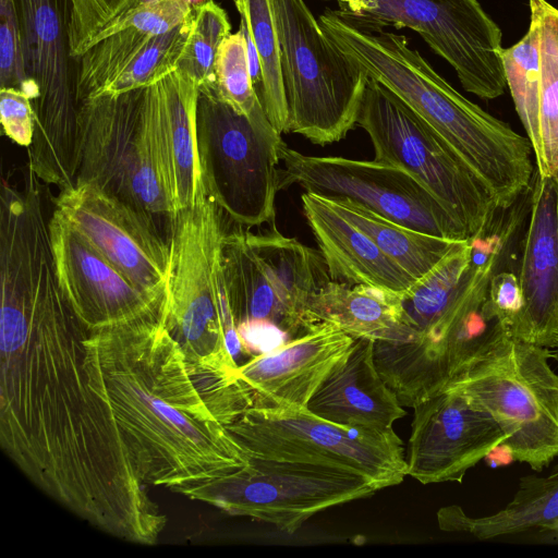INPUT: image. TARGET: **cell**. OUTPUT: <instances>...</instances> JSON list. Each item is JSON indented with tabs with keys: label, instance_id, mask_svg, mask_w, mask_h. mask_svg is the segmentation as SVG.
I'll list each match as a JSON object with an SVG mask.
<instances>
[{
	"label": "cell",
	"instance_id": "cell-1",
	"mask_svg": "<svg viewBox=\"0 0 558 558\" xmlns=\"http://www.w3.org/2000/svg\"><path fill=\"white\" fill-rule=\"evenodd\" d=\"M88 333L69 303L36 317L1 314V445L63 506L154 544L167 519L134 471L89 365Z\"/></svg>",
	"mask_w": 558,
	"mask_h": 558
},
{
	"label": "cell",
	"instance_id": "cell-2",
	"mask_svg": "<svg viewBox=\"0 0 558 558\" xmlns=\"http://www.w3.org/2000/svg\"><path fill=\"white\" fill-rule=\"evenodd\" d=\"M165 300L138 317L89 330L86 347L138 480L190 498L235 474L250 453L204 400L166 327Z\"/></svg>",
	"mask_w": 558,
	"mask_h": 558
},
{
	"label": "cell",
	"instance_id": "cell-3",
	"mask_svg": "<svg viewBox=\"0 0 558 558\" xmlns=\"http://www.w3.org/2000/svg\"><path fill=\"white\" fill-rule=\"evenodd\" d=\"M325 34L368 76L377 80L428 123L495 197L511 207L534 177L531 142L470 101L444 80L404 36L371 29L327 8Z\"/></svg>",
	"mask_w": 558,
	"mask_h": 558
},
{
	"label": "cell",
	"instance_id": "cell-4",
	"mask_svg": "<svg viewBox=\"0 0 558 558\" xmlns=\"http://www.w3.org/2000/svg\"><path fill=\"white\" fill-rule=\"evenodd\" d=\"M221 265L244 353L270 351L314 326L312 307L331 280L320 253L272 226L223 233Z\"/></svg>",
	"mask_w": 558,
	"mask_h": 558
},
{
	"label": "cell",
	"instance_id": "cell-5",
	"mask_svg": "<svg viewBox=\"0 0 558 558\" xmlns=\"http://www.w3.org/2000/svg\"><path fill=\"white\" fill-rule=\"evenodd\" d=\"M280 45L287 132L325 146L356 124L368 74L323 31L304 0H270Z\"/></svg>",
	"mask_w": 558,
	"mask_h": 558
},
{
	"label": "cell",
	"instance_id": "cell-6",
	"mask_svg": "<svg viewBox=\"0 0 558 558\" xmlns=\"http://www.w3.org/2000/svg\"><path fill=\"white\" fill-rule=\"evenodd\" d=\"M549 356L509 337L445 387L487 412L513 459L537 472L558 456V374Z\"/></svg>",
	"mask_w": 558,
	"mask_h": 558
},
{
	"label": "cell",
	"instance_id": "cell-7",
	"mask_svg": "<svg viewBox=\"0 0 558 558\" xmlns=\"http://www.w3.org/2000/svg\"><path fill=\"white\" fill-rule=\"evenodd\" d=\"M25 71L35 112L28 168L61 190L75 183L80 102L70 71L66 0H15Z\"/></svg>",
	"mask_w": 558,
	"mask_h": 558
},
{
	"label": "cell",
	"instance_id": "cell-8",
	"mask_svg": "<svg viewBox=\"0 0 558 558\" xmlns=\"http://www.w3.org/2000/svg\"><path fill=\"white\" fill-rule=\"evenodd\" d=\"M356 124L369 136L375 160L411 173L465 228L481 234L499 207L450 145L412 108L368 76Z\"/></svg>",
	"mask_w": 558,
	"mask_h": 558
},
{
	"label": "cell",
	"instance_id": "cell-9",
	"mask_svg": "<svg viewBox=\"0 0 558 558\" xmlns=\"http://www.w3.org/2000/svg\"><path fill=\"white\" fill-rule=\"evenodd\" d=\"M80 157L75 182L94 184L138 209L170 221L154 106L148 87L80 102Z\"/></svg>",
	"mask_w": 558,
	"mask_h": 558
},
{
	"label": "cell",
	"instance_id": "cell-10",
	"mask_svg": "<svg viewBox=\"0 0 558 558\" xmlns=\"http://www.w3.org/2000/svg\"><path fill=\"white\" fill-rule=\"evenodd\" d=\"M196 120L208 196L241 226L272 221L286 144L265 109L246 117L198 90Z\"/></svg>",
	"mask_w": 558,
	"mask_h": 558
},
{
	"label": "cell",
	"instance_id": "cell-11",
	"mask_svg": "<svg viewBox=\"0 0 558 558\" xmlns=\"http://www.w3.org/2000/svg\"><path fill=\"white\" fill-rule=\"evenodd\" d=\"M220 207L207 196L172 218L165 324L192 368L236 363L225 345L221 293L223 229Z\"/></svg>",
	"mask_w": 558,
	"mask_h": 558
},
{
	"label": "cell",
	"instance_id": "cell-12",
	"mask_svg": "<svg viewBox=\"0 0 558 558\" xmlns=\"http://www.w3.org/2000/svg\"><path fill=\"white\" fill-rule=\"evenodd\" d=\"M227 428L253 453L353 473L377 490L398 485L408 475L403 444L393 428L347 427L306 408L257 404Z\"/></svg>",
	"mask_w": 558,
	"mask_h": 558
},
{
	"label": "cell",
	"instance_id": "cell-13",
	"mask_svg": "<svg viewBox=\"0 0 558 558\" xmlns=\"http://www.w3.org/2000/svg\"><path fill=\"white\" fill-rule=\"evenodd\" d=\"M371 29L395 26L418 33L456 71L462 87L495 99L507 87L502 34L477 0H323Z\"/></svg>",
	"mask_w": 558,
	"mask_h": 558
},
{
	"label": "cell",
	"instance_id": "cell-14",
	"mask_svg": "<svg viewBox=\"0 0 558 558\" xmlns=\"http://www.w3.org/2000/svg\"><path fill=\"white\" fill-rule=\"evenodd\" d=\"M248 452L244 468L190 498L293 534L318 512L377 492L373 483L353 473Z\"/></svg>",
	"mask_w": 558,
	"mask_h": 558
},
{
	"label": "cell",
	"instance_id": "cell-15",
	"mask_svg": "<svg viewBox=\"0 0 558 558\" xmlns=\"http://www.w3.org/2000/svg\"><path fill=\"white\" fill-rule=\"evenodd\" d=\"M281 187L292 183L327 198H348L386 219L442 239L464 241L465 228L411 173L377 160L319 157L281 149Z\"/></svg>",
	"mask_w": 558,
	"mask_h": 558
},
{
	"label": "cell",
	"instance_id": "cell-16",
	"mask_svg": "<svg viewBox=\"0 0 558 558\" xmlns=\"http://www.w3.org/2000/svg\"><path fill=\"white\" fill-rule=\"evenodd\" d=\"M93 246L138 288L166 294L171 252L155 217L86 183L61 190L56 208Z\"/></svg>",
	"mask_w": 558,
	"mask_h": 558
},
{
	"label": "cell",
	"instance_id": "cell-17",
	"mask_svg": "<svg viewBox=\"0 0 558 558\" xmlns=\"http://www.w3.org/2000/svg\"><path fill=\"white\" fill-rule=\"evenodd\" d=\"M530 24L523 37L504 48L507 87L530 140L536 171L558 174V9L527 0Z\"/></svg>",
	"mask_w": 558,
	"mask_h": 558
},
{
	"label": "cell",
	"instance_id": "cell-18",
	"mask_svg": "<svg viewBox=\"0 0 558 558\" xmlns=\"http://www.w3.org/2000/svg\"><path fill=\"white\" fill-rule=\"evenodd\" d=\"M413 409L407 474L422 484L461 483L506 440L497 422L454 389L445 388Z\"/></svg>",
	"mask_w": 558,
	"mask_h": 558
},
{
	"label": "cell",
	"instance_id": "cell-19",
	"mask_svg": "<svg viewBox=\"0 0 558 558\" xmlns=\"http://www.w3.org/2000/svg\"><path fill=\"white\" fill-rule=\"evenodd\" d=\"M49 233L60 288L80 320L95 330L138 317L158 298L138 288L54 209Z\"/></svg>",
	"mask_w": 558,
	"mask_h": 558
},
{
	"label": "cell",
	"instance_id": "cell-20",
	"mask_svg": "<svg viewBox=\"0 0 558 558\" xmlns=\"http://www.w3.org/2000/svg\"><path fill=\"white\" fill-rule=\"evenodd\" d=\"M517 275L522 307L511 338L554 349L558 342V174L534 171Z\"/></svg>",
	"mask_w": 558,
	"mask_h": 558
},
{
	"label": "cell",
	"instance_id": "cell-21",
	"mask_svg": "<svg viewBox=\"0 0 558 558\" xmlns=\"http://www.w3.org/2000/svg\"><path fill=\"white\" fill-rule=\"evenodd\" d=\"M354 338L329 323L238 366L253 393V405L306 408L331 371L345 359Z\"/></svg>",
	"mask_w": 558,
	"mask_h": 558
},
{
	"label": "cell",
	"instance_id": "cell-22",
	"mask_svg": "<svg viewBox=\"0 0 558 558\" xmlns=\"http://www.w3.org/2000/svg\"><path fill=\"white\" fill-rule=\"evenodd\" d=\"M148 90L162 182L174 217L208 196L197 133L198 87L175 69Z\"/></svg>",
	"mask_w": 558,
	"mask_h": 558
},
{
	"label": "cell",
	"instance_id": "cell-23",
	"mask_svg": "<svg viewBox=\"0 0 558 558\" xmlns=\"http://www.w3.org/2000/svg\"><path fill=\"white\" fill-rule=\"evenodd\" d=\"M375 340L354 339L353 345L310 399L306 409L328 422L384 432L407 412L379 374Z\"/></svg>",
	"mask_w": 558,
	"mask_h": 558
},
{
	"label": "cell",
	"instance_id": "cell-24",
	"mask_svg": "<svg viewBox=\"0 0 558 558\" xmlns=\"http://www.w3.org/2000/svg\"><path fill=\"white\" fill-rule=\"evenodd\" d=\"M187 0H136L105 26L80 57L75 74L77 101L100 96L117 73L154 37L193 14Z\"/></svg>",
	"mask_w": 558,
	"mask_h": 558
},
{
	"label": "cell",
	"instance_id": "cell-25",
	"mask_svg": "<svg viewBox=\"0 0 558 558\" xmlns=\"http://www.w3.org/2000/svg\"><path fill=\"white\" fill-rule=\"evenodd\" d=\"M301 199L331 280L397 293L404 292L416 280L343 218L326 197L305 192Z\"/></svg>",
	"mask_w": 558,
	"mask_h": 558
},
{
	"label": "cell",
	"instance_id": "cell-26",
	"mask_svg": "<svg viewBox=\"0 0 558 558\" xmlns=\"http://www.w3.org/2000/svg\"><path fill=\"white\" fill-rule=\"evenodd\" d=\"M436 517L440 530L482 541L538 529L558 519V464L547 476L521 477L510 502L493 514L470 517L451 505L440 508Z\"/></svg>",
	"mask_w": 558,
	"mask_h": 558
},
{
	"label": "cell",
	"instance_id": "cell-27",
	"mask_svg": "<svg viewBox=\"0 0 558 558\" xmlns=\"http://www.w3.org/2000/svg\"><path fill=\"white\" fill-rule=\"evenodd\" d=\"M312 313L316 324H332L354 339L380 341L401 320V293L330 280L315 298Z\"/></svg>",
	"mask_w": 558,
	"mask_h": 558
},
{
	"label": "cell",
	"instance_id": "cell-28",
	"mask_svg": "<svg viewBox=\"0 0 558 558\" xmlns=\"http://www.w3.org/2000/svg\"><path fill=\"white\" fill-rule=\"evenodd\" d=\"M327 199L343 218L365 233L388 257L416 280L432 270L461 242L402 226L348 198Z\"/></svg>",
	"mask_w": 558,
	"mask_h": 558
},
{
	"label": "cell",
	"instance_id": "cell-29",
	"mask_svg": "<svg viewBox=\"0 0 558 558\" xmlns=\"http://www.w3.org/2000/svg\"><path fill=\"white\" fill-rule=\"evenodd\" d=\"M258 53L263 71L262 104L279 133H286L288 108L281 71L280 45L270 0H234Z\"/></svg>",
	"mask_w": 558,
	"mask_h": 558
},
{
	"label": "cell",
	"instance_id": "cell-30",
	"mask_svg": "<svg viewBox=\"0 0 558 558\" xmlns=\"http://www.w3.org/2000/svg\"><path fill=\"white\" fill-rule=\"evenodd\" d=\"M231 34L226 11L213 0L194 7L191 32L177 70L209 90L215 82L214 64L221 43Z\"/></svg>",
	"mask_w": 558,
	"mask_h": 558
},
{
	"label": "cell",
	"instance_id": "cell-31",
	"mask_svg": "<svg viewBox=\"0 0 558 558\" xmlns=\"http://www.w3.org/2000/svg\"><path fill=\"white\" fill-rule=\"evenodd\" d=\"M189 17L173 29L150 39L112 78L105 94L146 88L177 69L191 32Z\"/></svg>",
	"mask_w": 558,
	"mask_h": 558
},
{
	"label": "cell",
	"instance_id": "cell-32",
	"mask_svg": "<svg viewBox=\"0 0 558 558\" xmlns=\"http://www.w3.org/2000/svg\"><path fill=\"white\" fill-rule=\"evenodd\" d=\"M214 72V85L206 93H211L246 117H252L264 108L253 84L245 29L241 22L239 31L231 33L221 43Z\"/></svg>",
	"mask_w": 558,
	"mask_h": 558
},
{
	"label": "cell",
	"instance_id": "cell-33",
	"mask_svg": "<svg viewBox=\"0 0 558 558\" xmlns=\"http://www.w3.org/2000/svg\"><path fill=\"white\" fill-rule=\"evenodd\" d=\"M136 0H66L70 56L80 58L96 35Z\"/></svg>",
	"mask_w": 558,
	"mask_h": 558
},
{
	"label": "cell",
	"instance_id": "cell-34",
	"mask_svg": "<svg viewBox=\"0 0 558 558\" xmlns=\"http://www.w3.org/2000/svg\"><path fill=\"white\" fill-rule=\"evenodd\" d=\"M0 78L2 87H15L26 93L20 21L15 0H0Z\"/></svg>",
	"mask_w": 558,
	"mask_h": 558
},
{
	"label": "cell",
	"instance_id": "cell-35",
	"mask_svg": "<svg viewBox=\"0 0 558 558\" xmlns=\"http://www.w3.org/2000/svg\"><path fill=\"white\" fill-rule=\"evenodd\" d=\"M0 119L4 134L20 146L32 144L35 131V112L32 98L15 87L0 90Z\"/></svg>",
	"mask_w": 558,
	"mask_h": 558
},
{
	"label": "cell",
	"instance_id": "cell-36",
	"mask_svg": "<svg viewBox=\"0 0 558 558\" xmlns=\"http://www.w3.org/2000/svg\"><path fill=\"white\" fill-rule=\"evenodd\" d=\"M488 301L511 337L522 307V293L517 272L506 268L496 271L489 281Z\"/></svg>",
	"mask_w": 558,
	"mask_h": 558
},
{
	"label": "cell",
	"instance_id": "cell-37",
	"mask_svg": "<svg viewBox=\"0 0 558 558\" xmlns=\"http://www.w3.org/2000/svg\"><path fill=\"white\" fill-rule=\"evenodd\" d=\"M539 541L558 543V519L537 529Z\"/></svg>",
	"mask_w": 558,
	"mask_h": 558
},
{
	"label": "cell",
	"instance_id": "cell-38",
	"mask_svg": "<svg viewBox=\"0 0 558 558\" xmlns=\"http://www.w3.org/2000/svg\"><path fill=\"white\" fill-rule=\"evenodd\" d=\"M554 349H555V357H556V360L558 362V342H557V344H556V347Z\"/></svg>",
	"mask_w": 558,
	"mask_h": 558
}]
</instances>
